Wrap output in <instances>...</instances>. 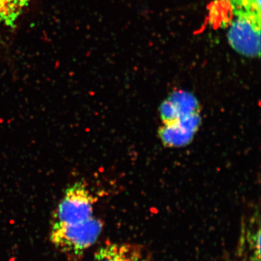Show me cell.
Segmentation results:
<instances>
[{
	"label": "cell",
	"mask_w": 261,
	"mask_h": 261,
	"mask_svg": "<svg viewBox=\"0 0 261 261\" xmlns=\"http://www.w3.org/2000/svg\"><path fill=\"white\" fill-rule=\"evenodd\" d=\"M96 200L82 182H77L65 190L57 208L54 223L76 224L93 217Z\"/></svg>",
	"instance_id": "cell-2"
},
{
	"label": "cell",
	"mask_w": 261,
	"mask_h": 261,
	"mask_svg": "<svg viewBox=\"0 0 261 261\" xmlns=\"http://www.w3.org/2000/svg\"><path fill=\"white\" fill-rule=\"evenodd\" d=\"M95 261H149L143 250L130 244H109L101 247L94 256Z\"/></svg>",
	"instance_id": "cell-4"
},
{
	"label": "cell",
	"mask_w": 261,
	"mask_h": 261,
	"mask_svg": "<svg viewBox=\"0 0 261 261\" xmlns=\"http://www.w3.org/2000/svg\"><path fill=\"white\" fill-rule=\"evenodd\" d=\"M200 113H196L178 121L165 123L159 130L163 145L166 147H181L190 143L198 129Z\"/></svg>",
	"instance_id": "cell-3"
},
{
	"label": "cell",
	"mask_w": 261,
	"mask_h": 261,
	"mask_svg": "<svg viewBox=\"0 0 261 261\" xmlns=\"http://www.w3.org/2000/svg\"><path fill=\"white\" fill-rule=\"evenodd\" d=\"M102 227L101 221L94 217L76 224L54 223L51 241L62 251L81 254L97 241Z\"/></svg>",
	"instance_id": "cell-1"
},
{
	"label": "cell",
	"mask_w": 261,
	"mask_h": 261,
	"mask_svg": "<svg viewBox=\"0 0 261 261\" xmlns=\"http://www.w3.org/2000/svg\"><path fill=\"white\" fill-rule=\"evenodd\" d=\"M32 0H0V25H11Z\"/></svg>",
	"instance_id": "cell-5"
}]
</instances>
